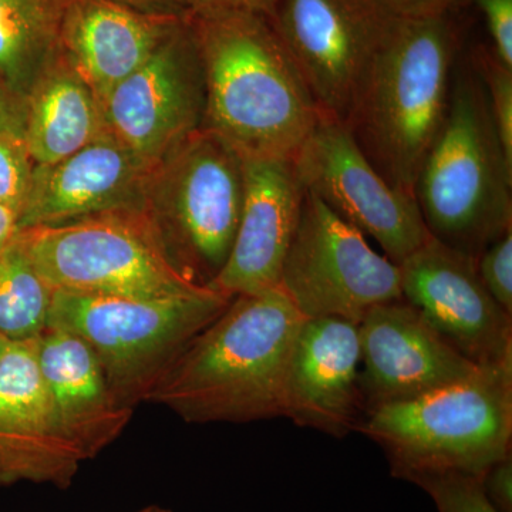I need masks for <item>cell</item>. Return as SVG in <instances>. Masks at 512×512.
<instances>
[{"mask_svg":"<svg viewBox=\"0 0 512 512\" xmlns=\"http://www.w3.org/2000/svg\"><path fill=\"white\" fill-rule=\"evenodd\" d=\"M292 163L303 190L372 238L393 264L430 238L416 198L384 180L342 121L320 117Z\"/></svg>","mask_w":512,"mask_h":512,"instance_id":"10","label":"cell"},{"mask_svg":"<svg viewBox=\"0 0 512 512\" xmlns=\"http://www.w3.org/2000/svg\"><path fill=\"white\" fill-rule=\"evenodd\" d=\"M390 18H433L447 16L448 10L464 0H370Z\"/></svg>","mask_w":512,"mask_h":512,"instance_id":"29","label":"cell"},{"mask_svg":"<svg viewBox=\"0 0 512 512\" xmlns=\"http://www.w3.org/2000/svg\"><path fill=\"white\" fill-rule=\"evenodd\" d=\"M244 200L231 254L210 288L224 295L278 288L303 190L292 161L242 160Z\"/></svg>","mask_w":512,"mask_h":512,"instance_id":"18","label":"cell"},{"mask_svg":"<svg viewBox=\"0 0 512 512\" xmlns=\"http://www.w3.org/2000/svg\"><path fill=\"white\" fill-rule=\"evenodd\" d=\"M35 355L64 436L83 461L96 458L119 439L134 410L117 399L79 336L47 326L35 338Z\"/></svg>","mask_w":512,"mask_h":512,"instance_id":"19","label":"cell"},{"mask_svg":"<svg viewBox=\"0 0 512 512\" xmlns=\"http://www.w3.org/2000/svg\"><path fill=\"white\" fill-rule=\"evenodd\" d=\"M390 19L370 0H278L269 20L322 116L345 123Z\"/></svg>","mask_w":512,"mask_h":512,"instance_id":"11","label":"cell"},{"mask_svg":"<svg viewBox=\"0 0 512 512\" xmlns=\"http://www.w3.org/2000/svg\"><path fill=\"white\" fill-rule=\"evenodd\" d=\"M111 137L157 165L204 124V70L190 16L104 100Z\"/></svg>","mask_w":512,"mask_h":512,"instance_id":"12","label":"cell"},{"mask_svg":"<svg viewBox=\"0 0 512 512\" xmlns=\"http://www.w3.org/2000/svg\"><path fill=\"white\" fill-rule=\"evenodd\" d=\"M35 167L25 138L0 133V205L18 217L28 202Z\"/></svg>","mask_w":512,"mask_h":512,"instance_id":"25","label":"cell"},{"mask_svg":"<svg viewBox=\"0 0 512 512\" xmlns=\"http://www.w3.org/2000/svg\"><path fill=\"white\" fill-rule=\"evenodd\" d=\"M399 271L404 301L458 353L480 367L512 366V315L485 289L476 258L430 237Z\"/></svg>","mask_w":512,"mask_h":512,"instance_id":"13","label":"cell"},{"mask_svg":"<svg viewBox=\"0 0 512 512\" xmlns=\"http://www.w3.org/2000/svg\"><path fill=\"white\" fill-rule=\"evenodd\" d=\"M480 79L487 94L488 107L505 160L512 165V70L504 67L494 55L480 56Z\"/></svg>","mask_w":512,"mask_h":512,"instance_id":"26","label":"cell"},{"mask_svg":"<svg viewBox=\"0 0 512 512\" xmlns=\"http://www.w3.org/2000/svg\"><path fill=\"white\" fill-rule=\"evenodd\" d=\"M52 288L30 262L18 237L0 248V333L16 340L35 339L47 328Z\"/></svg>","mask_w":512,"mask_h":512,"instance_id":"23","label":"cell"},{"mask_svg":"<svg viewBox=\"0 0 512 512\" xmlns=\"http://www.w3.org/2000/svg\"><path fill=\"white\" fill-rule=\"evenodd\" d=\"M18 239L55 291L174 298L208 289L178 271L147 210L103 212L23 229Z\"/></svg>","mask_w":512,"mask_h":512,"instance_id":"7","label":"cell"},{"mask_svg":"<svg viewBox=\"0 0 512 512\" xmlns=\"http://www.w3.org/2000/svg\"><path fill=\"white\" fill-rule=\"evenodd\" d=\"M136 512H173L170 510H165L163 507H158V505H148V507L141 508Z\"/></svg>","mask_w":512,"mask_h":512,"instance_id":"35","label":"cell"},{"mask_svg":"<svg viewBox=\"0 0 512 512\" xmlns=\"http://www.w3.org/2000/svg\"><path fill=\"white\" fill-rule=\"evenodd\" d=\"M382 448L396 478L457 471L483 476L512 453V366L476 373L367 413L357 427Z\"/></svg>","mask_w":512,"mask_h":512,"instance_id":"5","label":"cell"},{"mask_svg":"<svg viewBox=\"0 0 512 512\" xmlns=\"http://www.w3.org/2000/svg\"><path fill=\"white\" fill-rule=\"evenodd\" d=\"M205 82L202 128L241 160L292 161L318 126L319 107L265 16L190 13Z\"/></svg>","mask_w":512,"mask_h":512,"instance_id":"1","label":"cell"},{"mask_svg":"<svg viewBox=\"0 0 512 512\" xmlns=\"http://www.w3.org/2000/svg\"><path fill=\"white\" fill-rule=\"evenodd\" d=\"M113 2L140 10V12L153 13V15L187 18L191 13L188 0H113Z\"/></svg>","mask_w":512,"mask_h":512,"instance_id":"33","label":"cell"},{"mask_svg":"<svg viewBox=\"0 0 512 512\" xmlns=\"http://www.w3.org/2000/svg\"><path fill=\"white\" fill-rule=\"evenodd\" d=\"M242 200L241 158L205 128L154 168L146 210L171 261L192 284L210 288L227 264Z\"/></svg>","mask_w":512,"mask_h":512,"instance_id":"8","label":"cell"},{"mask_svg":"<svg viewBox=\"0 0 512 512\" xmlns=\"http://www.w3.org/2000/svg\"><path fill=\"white\" fill-rule=\"evenodd\" d=\"M10 342H12V340L5 338V336L0 333V357L3 356V353H5V350L8 348Z\"/></svg>","mask_w":512,"mask_h":512,"instance_id":"36","label":"cell"},{"mask_svg":"<svg viewBox=\"0 0 512 512\" xmlns=\"http://www.w3.org/2000/svg\"><path fill=\"white\" fill-rule=\"evenodd\" d=\"M505 160L480 77L458 76L444 126L421 164L414 198L430 237L478 258L512 229Z\"/></svg>","mask_w":512,"mask_h":512,"instance_id":"4","label":"cell"},{"mask_svg":"<svg viewBox=\"0 0 512 512\" xmlns=\"http://www.w3.org/2000/svg\"><path fill=\"white\" fill-rule=\"evenodd\" d=\"M184 19L140 12L113 0H70L60 37L62 53L103 101Z\"/></svg>","mask_w":512,"mask_h":512,"instance_id":"20","label":"cell"},{"mask_svg":"<svg viewBox=\"0 0 512 512\" xmlns=\"http://www.w3.org/2000/svg\"><path fill=\"white\" fill-rule=\"evenodd\" d=\"M454 55L447 16L390 19L345 121L384 180L410 197L446 121Z\"/></svg>","mask_w":512,"mask_h":512,"instance_id":"3","label":"cell"},{"mask_svg":"<svg viewBox=\"0 0 512 512\" xmlns=\"http://www.w3.org/2000/svg\"><path fill=\"white\" fill-rule=\"evenodd\" d=\"M19 217L9 208L0 205V248L6 247L19 234Z\"/></svg>","mask_w":512,"mask_h":512,"instance_id":"34","label":"cell"},{"mask_svg":"<svg viewBox=\"0 0 512 512\" xmlns=\"http://www.w3.org/2000/svg\"><path fill=\"white\" fill-rule=\"evenodd\" d=\"M278 286L305 319L359 323L375 306L403 299L399 265L308 191Z\"/></svg>","mask_w":512,"mask_h":512,"instance_id":"9","label":"cell"},{"mask_svg":"<svg viewBox=\"0 0 512 512\" xmlns=\"http://www.w3.org/2000/svg\"><path fill=\"white\" fill-rule=\"evenodd\" d=\"M484 493L498 512H512V453L493 466L480 478Z\"/></svg>","mask_w":512,"mask_h":512,"instance_id":"30","label":"cell"},{"mask_svg":"<svg viewBox=\"0 0 512 512\" xmlns=\"http://www.w3.org/2000/svg\"><path fill=\"white\" fill-rule=\"evenodd\" d=\"M477 272L494 301L512 315V229L481 252Z\"/></svg>","mask_w":512,"mask_h":512,"instance_id":"27","label":"cell"},{"mask_svg":"<svg viewBox=\"0 0 512 512\" xmlns=\"http://www.w3.org/2000/svg\"><path fill=\"white\" fill-rule=\"evenodd\" d=\"M365 416L466 379L477 365L458 353L410 303H382L357 323Z\"/></svg>","mask_w":512,"mask_h":512,"instance_id":"14","label":"cell"},{"mask_svg":"<svg viewBox=\"0 0 512 512\" xmlns=\"http://www.w3.org/2000/svg\"><path fill=\"white\" fill-rule=\"evenodd\" d=\"M192 12H211V10H229V12H247L265 16H274L278 0H188Z\"/></svg>","mask_w":512,"mask_h":512,"instance_id":"32","label":"cell"},{"mask_svg":"<svg viewBox=\"0 0 512 512\" xmlns=\"http://www.w3.org/2000/svg\"><path fill=\"white\" fill-rule=\"evenodd\" d=\"M82 463L57 420L35 339L10 342L0 357V487L32 483L66 490Z\"/></svg>","mask_w":512,"mask_h":512,"instance_id":"15","label":"cell"},{"mask_svg":"<svg viewBox=\"0 0 512 512\" xmlns=\"http://www.w3.org/2000/svg\"><path fill=\"white\" fill-rule=\"evenodd\" d=\"M231 301L211 288L174 298L55 291L47 326L83 339L117 399L134 410L147 402L188 343Z\"/></svg>","mask_w":512,"mask_h":512,"instance_id":"6","label":"cell"},{"mask_svg":"<svg viewBox=\"0 0 512 512\" xmlns=\"http://www.w3.org/2000/svg\"><path fill=\"white\" fill-rule=\"evenodd\" d=\"M487 20L494 56L512 70V0H477Z\"/></svg>","mask_w":512,"mask_h":512,"instance_id":"28","label":"cell"},{"mask_svg":"<svg viewBox=\"0 0 512 512\" xmlns=\"http://www.w3.org/2000/svg\"><path fill=\"white\" fill-rule=\"evenodd\" d=\"M70 0H0V74L28 99L39 77L62 55Z\"/></svg>","mask_w":512,"mask_h":512,"instance_id":"22","label":"cell"},{"mask_svg":"<svg viewBox=\"0 0 512 512\" xmlns=\"http://www.w3.org/2000/svg\"><path fill=\"white\" fill-rule=\"evenodd\" d=\"M303 316L278 288L242 293L202 329L148 396L187 423L282 417V392Z\"/></svg>","mask_w":512,"mask_h":512,"instance_id":"2","label":"cell"},{"mask_svg":"<svg viewBox=\"0 0 512 512\" xmlns=\"http://www.w3.org/2000/svg\"><path fill=\"white\" fill-rule=\"evenodd\" d=\"M359 373L357 323L303 320L286 366L282 417L333 437L357 431L365 417Z\"/></svg>","mask_w":512,"mask_h":512,"instance_id":"16","label":"cell"},{"mask_svg":"<svg viewBox=\"0 0 512 512\" xmlns=\"http://www.w3.org/2000/svg\"><path fill=\"white\" fill-rule=\"evenodd\" d=\"M26 99L16 93L0 74V133L25 138Z\"/></svg>","mask_w":512,"mask_h":512,"instance_id":"31","label":"cell"},{"mask_svg":"<svg viewBox=\"0 0 512 512\" xmlns=\"http://www.w3.org/2000/svg\"><path fill=\"white\" fill-rule=\"evenodd\" d=\"M421 488L437 512H498L484 493L480 477L457 471L417 474L407 480Z\"/></svg>","mask_w":512,"mask_h":512,"instance_id":"24","label":"cell"},{"mask_svg":"<svg viewBox=\"0 0 512 512\" xmlns=\"http://www.w3.org/2000/svg\"><path fill=\"white\" fill-rule=\"evenodd\" d=\"M156 165L107 136L59 163L36 165L19 229L121 210H146Z\"/></svg>","mask_w":512,"mask_h":512,"instance_id":"17","label":"cell"},{"mask_svg":"<svg viewBox=\"0 0 512 512\" xmlns=\"http://www.w3.org/2000/svg\"><path fill=\"white\" fill-rule=\"evenodd\" d=\"M107 134L99 97L62 53L26 99L30 156L36 165L56 164Z\"/></svg>","mask_w":512,"mask_h":512,"instance_id":"21","label":"cell"}]
</instances>
